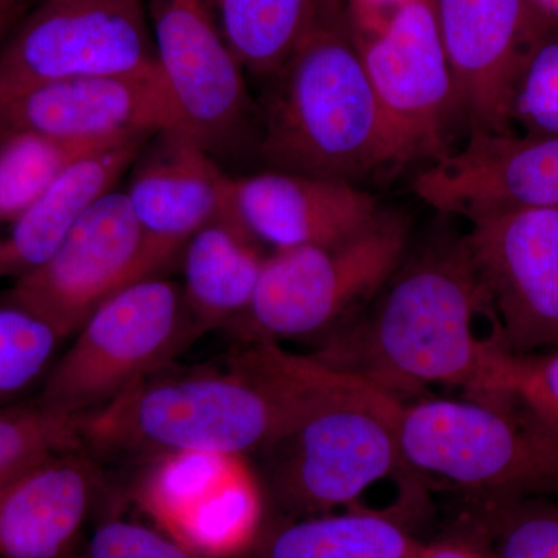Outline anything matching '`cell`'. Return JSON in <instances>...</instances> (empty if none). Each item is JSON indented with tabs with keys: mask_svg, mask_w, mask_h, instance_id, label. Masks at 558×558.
Wrapping results in <instances>:
<instances>
[{
	"mask_svg": "<svg viewBox=\"0 0 558 558\" xmlns=\"http://www.w3.org/2000/svg\"><path fill=\"white\" fill-rule=\"evenodd\" d=\"M414 558H495L490 524L478 512L449 534L422 542Z\"/></svg>",
	"mask_w": 558,
	"mask_h": 558,
	"instance_id": "cell-31",
	"label": "cell"
},
{
	"mask_svg": "<svg viewBox=\"0 0 558 558\" xmlns=\"http://www.w3.org/2000/svg\"><path fill=\"white\" fill-rule=\"evenodd\" d=\"M60 341L38 315L9 301L0 304V402L43 376Z\"/></svg>",
	"mask_w": 558,
	"mask_h": 558,
	"instance_id": "cell-26",
	"label": "cell"
},
{
	"mask_svg": "<svg viewBox=\"0 0 558 558\" xmlns=\"http://www.w3.org/2000/svg\"><path fill=\"white\" fill-rule=\"evenodd\" d=\"M458 112L472 132H510L517 92L558 22L535 0H432Z\"/></svg>",
	"mask_w": 558,
	"mask_h": 558,
	"instance_id": "cell-11",
	"label": "cell"
},
{
	"mask_svg": "<svg viewBox=\"0 0 558 558\" xmlns=\"http://www.w3.org/2000/svg\"><path fill=\"white\" fill-rule=\"evenodd\" d=\"M21 5L16 0H0V46L10 35L11 25L16 20Z\"/></svg>",
	"mask_w": 558,
	"mask_h": 558,
	"instance_id": "cell-32",
	"label": "cell"
},
{
	"mask_svg": "<svg viewBox=\"0 0 558 558\" xmlns=\"http://www.w3.org/2000/svg\"><path fill=\"white\" fill-rule=\"evenodd\" d=\"M286 402L277 381L238 344L229 369L149 377L81 421L84 447L101 453L245 454L277 435Z\"/></svg>",
	"mask_w": 558,
	"mask_h": 558,
	"instance_id": "cell-4",
	"label": "cell"
},
{
	"mask_svg": "<svg viewBox=\"0 0 558 558\" xmlns=\"http://www.w3.org/2000/svg\"><path fill=\"white\" fill-rule=\"evenodd\" d=\"M131 168L124 193L145 241L146 274L160 277L233 196L234 179L186 128L154 134Z\"/></svg>",
	"mask_w": 558,
	"mask_h": 558,
	"instance_id": "cell-17",
	"label": "cell"
},
{
	"mask_svg": "<svg viewBox=\"0 0 558 558\" xmlns=\"http://www.w3.org/2000/svg\"><path fill=\"white\" fill-rule=\"evenodd\" d=\"M271 81L259 137L270 170L355 185L399 168L343 11L319 22Z\"/></svg>",
	"mask_w": 558,
	"mask_h": 558,
	"instance_id": "cell-3",
	"label": "cell"
},
{
	"mask_svg": "<svg viewBox=\"0 0 558 558\" xmlns=\"http://www.w3.org/2000/svg\"><path fill=\"white\" fill-rule=\"evenodd\" d=\"M277 381L286 414L259 451L281 519L351 506L366 488L403 472L398 418L403 399L373 381L278 343H245Z\"/></svg>",
	"mask_w": 558,
	"mask_h": 558,
	"instance_id": "cell-2",
	"label": "cell"
},
{
	"mask_svg": "<svg viewBox=\"0 0 558 558\" xmlns=\"http://www.w3.org/2000/svg\"><path fill=\"white\" fill-rule=\"evenodd\" d=\"M16 2L24 3V2H28V0H16Z\"/></svg>",
	"mask_w": 558,
	"mask_h": 558,
	"instance_id": "cell-34",
	"label": "cell"
},
{
	"mask_svg": "<svg viewBox=\"0 0 558 558\" xmlns=\"http://www.w3.org/2000/svg\"><path fill=\"white\" fill-rule=\"evenodd\" d=\"M385 510L352 509L266 523L253 558H414L422 542L410 523V497Z\"/></svg>",
	"mask_w": 558,
	"mask_h": 558,
	"instance_id": "cell-22",
	"label": "cell"
},
{
	"mask_svg": "<svg viewBox=\"0 0 558 558\" xmlns=\"http://www.w3.org/2000/svg\"><path fill=\"white\" fill-rule=\"evenodd\" d=\"M87 558H201L159 527L109 517L92 531Z\"/></svg>",
	"mask_w": 558,
	"mask_h": 558,
	"instance_id": "cell-29",
	"label": "cell"
},
{
	"mask_svg": "<svg viewBox=\"0 0 558 558\" xmlns=\"http://www.w3.org/2000/svg\"><path fill=\"white\" fill-rule=\"evenodd\" d=\"M483 510L495 558H558V505L523 499Z\"/></svg>",
	"mask_w": 558,
	"mask_h": 558,
	"instance_id": "cell-27",
	"label": "cell"
},
{
	"mask_svg": "<svg viewBox=\"0 0 558 558\" xmlns=\"http://www.w3.org/2000/svg\"><path fill=\"white\" fill-rule=\"evenodd\" d=\"M480 317L494 325L458 244L400 266L357 317L319 341L314 355L400 399L422 396L429 385L461 388L469 398L509 395L502 374L510 352L495 337L478 336Z\"/></svg>",
	"mask_w": 558,
	"mask_h": 558,
	"instance_id": "cell-1",
	"label": "cell"
},
{
	"mask_svg": "<svg viewBox=\"0 0 558 558\" xmlns=\"http://www.w3.org/2000/svg\"><path fill=\"white\" fill-rule=\"evenodd\" d=\"M150 137L112 143L73 163L0 233V279L16 281L57 252L98 199L116 190Z\"/></svg>",
	"mask_w": 558,
	"mask_h": 558,
	"instance_id": "cell-20",
	"label": "cell"
},
{
	"mask_svg": "<svg viewBox=\"0 0 558 558\" xmlns=\"http://www.w3.org/2000/svg\"><path fill=\"white\" fill-rule=\"evenodd\" d=\"M105 146L33 132L0 137V227L31 207L73 163Z\"/></svg>",
	"mask_w": 558,
	"mask_h": 558,
	"instance_id": "cell-24",
	"label": "cell"
},
{
	"mask_svg": "<svg viewBox=\"0 0 558 558\" xmlns=\"http://www.w3.org/2000/svg\"><path fill=\"white\" fill-rule=\"evenodd\" d=\"M146 274L145 241L123 191L95 202L57 252L11 284L5 300L31 311L61 340L78 332L98 306Z\"/></svg>",
	"mask_w": 558,
	"mask_h": 558,
	"instance_id": "cell-13",
	"label": "cell"
},
{
	"mask_svg": "<svg viewBox=\"0 0 558 558\" xmlns=\"http://www.w3.org/2000/svg\"><path fill=\"white\" fill-rule=\"evenodd\" d=\"M357 21L362 33L352 38L399 167L446 156L447 131L458 106L432 0H403Z\"/></svg>",
	"mask_w": 558,
	"mask_h": 558,
	"instance_id": "cell-9",
	"label": "cell"
},
{
	"mask_svg": "<svg viewBox=\"0 0 558 558\" xmlns=\"http://www.w3.org/2000/svg\"><path fill=\"white\" fill-rule=\"evenodd\" d=\"M403 0H355V16L366 17L384 13L392 7L399 5Z\"/></svg>",
	"mask_w": 558,
	"mask_h": 558,
	"instance_id": "cell-33",
	"label": "cell"
},
{
	"mask_svg": "<svg viewBox=\"0 0 558 558\" xmlns=\"http://www.w3.org/2000/svg\"><path fill=\"white\" fill-rule=\"evenodd\" d=\"M398 446L409 480L498 508L558 488V432L513 395L403 400Z\"/></svg>",
	"mask_w": 558,
	"mask_h": 558,
	"instance_id": "cell-5",
	"label": "cell"
},
{
	"mask_svg": "<svg viewBox=\"0 0 558 558\" xmlns=\"http://www.w3.org/2000/svg\"><path fill=\"white\" fill-rule=\"evenodd\" d=\"M83 416L50 409L39 400L0 410V481L44 459L83 450Z\"/></svg>",
	"mask_w": 558,
	"mask_h": 558,
	"instance_id": "cell-25",
	"label": "cell"
},
{
	"mask_svg": "<svg viewBox=\"0 0 558 558\" xmlns=\"http://www.w3.org/2000/svg\"><path fill=\"white\" fill-rule=\"evenodd\" d=\"M233 196L183 248V296L197 337L229 328L252 303L267 255Z\"/></svg>",
	"mask_w": 558,
	"mask_h": 558,
	"instance_id": "cell-21",
	"label": "cell"
},
{
	"mask_svg": "<svg viewBox=\"0 0 558 558\" xmlns=\"http://www.w3.org/2000/svg\"><path fill=\"white\" fill-rule=\"evenodd\" d=\"M159 70L145 0H40L0 46V101L54 81Z\"/></svg>",
	"mask_w": 558,
	"mask_h": 558,
	"instance_id": "cell-8",
	"label": "cell"
},
{
	"mask_svg": "<svg viewBox=\"0 0 558 558\" xmlns=\"http://www.w3.org/2000/svg\"><path fill=\"white\" fill-rule=\"evenodd\" d=\"M197 339L182 284L140 279L92 312L36 400L84 416L160 374Z\"/></svg>",
	"mask_w": 558,
	"mask_h": 558,
	"instance_id": "cell-7",
	"label": "cell"
},
{
	"mask_svg": "<svg viewBox=\"0 0 558 558\" xmlns=\"http://www.w3.org/2000/svg\"><path fill=\"white\" fill-rule=\"evenodd\" d=\"M409 240L407 216L381 209L348 240L274 250L252 303L227 332L240 344L326 339L379 295L402 266Z\"/></svg>",
	"mask_w": 558,
	"mask_h": 558,
	"instance_id": "cell-6",
	"label": "cell"
},
{
	"mask_svg": "<svg viewBox=\"0 0 558 558\" xmlns=\"http://www.w3.org/2000/svg\"><path fill=\"white\" fill-rule=\"evenodd\" d=\"M97 484L83 450L0 481V558H72Z\"/></svg>",
	"mask_w": 558,
	"mask_h": 558,
	"instance_id": "cell-19",
	"label": "cell"
},
{
	"mask_svg": "<svg viewBox=\"0 0 558 558\" xmlns=\"http://www.w3.org/2000/svg\"><path fill=\"white\" fill-rule=\"evenodd\" d=\"M135 490L157 527L201 558H242L266 526L263 484L242 454L153 458Z\"/></svg>",
	"mask_w": 558,
	"mask_h": 558,
	"instance_id": "cell-10",
	"label": "cell"
},
{
	"mask_svg": "<svg viewBox=\"0 0 558 558\" xmlns=\"http://www.w3.org/2000/svg\"><path fill=\"white\" fill-rule=\"evenodd\" d=\"M505 389L558 432V348L534 354H509Z\"/></svg>",
	"mask_w": 558,
	"mask_h": 558,
	"instance_id": "cell-30",
	"label": "cell"
},
{
	"mask_svg": "<svg viewBox=\"0 0 558 558\" xmlns=\"http://www.w3.org/2000/svg\"><path fill=\"white\" fill-rule=\"evenodd\" d=\"M171 128H185V121L161 70L54 81L0 101V137L33 132L109 145Z\"/></svg>",
	"mask_w": 558,
	"mask_h": 558,
	"instance_id": "cell-15",
	"label": "cell"
},
{
	"mask_svg": "<svg viewBox=\"0 0 558 558\" xmlns=\"http://www.w3.org/2000/svg\"><path fill=\"white\" fill-rule=\"evenodd\" d=\"M145 2L161 75L186 130L211 154L233 149L247 131L252 101L211 0Z\"/></svg>",
	"mask_w": 558,
	"mask_h": 558,
	"instance_id": "cell-14",
	"label": "cell"
},
{
	"mask_svg": "<svg viewBox=\"0 0 558 558\" xmlns=\"http://www.w3.org/2000/svg\"><path fill=\"white\" fill-rule=\"evenodd\" d=\"M223 38L245 72L274 78L340 0H211Z\"/></svg>",
	"mask_w": 558,
	"mask_h": 558,
	"instance_id": "cell-23",
	"label": "cell"
},
{
	"mask_svg": "<svg viewBox=\"0 0 558 558\" xmlns=\"http://www.w3.org/2000/svg\"><path fill=\"white\" fill-rule=\"evenodd\" d=\"M242 218L275 250L336 244L376 220V197L344 180L270 170L234 179Z\"/></svg>",
	"mask_w": 558,
	"mask_h": 558,
	"instance_id": "cell-18",
	"label": "cell"
},
{
	"mask_svg": "<svg viewBox=\"0 0 558 558\" xmlns=\"http://www.w3.org/2000/svg\"><path fill=\"white\" fill-rule=\"evenodd\" d=\"M513 119L532 134L558 137V36L542 44L521 80Z\"/></svg>",
	"mask_w": 558,
	"mask_h": 558,
	"instance_id": "cell-28",
	"label": "cell"
},
{
	"mask_svg": "<svg viewBox=\"0 0 558 558\" xmlns=\"http://www.w3.org/2000/svg\"><path fill=\"white\" fill-rule=\"evenodd\" d=\"M413 191L429 207L470 222L558 208V137L472 132L464 148L447 153L421 172Z\"/></svg>",
	"mask_w": 558,
	"mask_h": 558,
	"instance_id": "cell-16",
	"label": "cell"
},
{
	"mask_svg": "<svg viewBox=\"0 0 558 558\" xmlns=\"http://www.w3.org/2000/svg\"><path fill=\"white\" fill-rule=\"evenodd\" d=\"M459 244L501 347L517 355L558 348V208L475 220Z\"/></svg>",
	"mask_w": 558,
	"mask_h": 558,
	"instance_id": "cell-12",
	"label": "cell"
}]
</instances>
